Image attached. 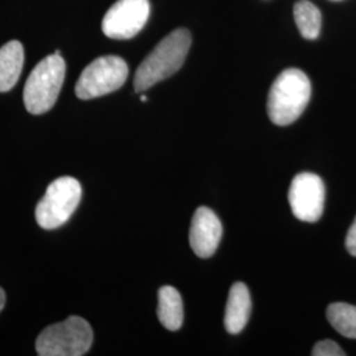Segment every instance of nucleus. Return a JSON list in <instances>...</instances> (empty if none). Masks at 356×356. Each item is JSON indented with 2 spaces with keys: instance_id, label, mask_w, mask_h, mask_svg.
<instances>
[{
  "instance_id": "7ed1b4c3",
  "label": "nucleus",
  "mask_w": 356,
  "mask_h": 356,
  "mask_svg": "<svg viewBox=\"0 0 356 356\" xmlns=\"http://www.w3.org/2000/svg\"><path fill=\"white\" fill-rule=\"evenodd\" d=\"M66 64L61 54L53 53L40 61L26 79L24 104L33 115L48 113L57 102L64 85Z\"/></svg>"
},
{
  "instance_id": "f03ea898",
  "label": "nucleus",
  "mask_w": 356,
  "mask_h": 356,
  "mask_svg": "<svg viewBox=\"0 0 356 356\" xmlns=\"http://www.w3.org/2000/svg\"><path fill=\"white\" fill-rule=\"evenodd\" d=\"M310 95L312 85L302 70L294 67L284 70L268 94L269 119L281 127L292 124L305 111Z\"/></svg>"
},
{
  "instance_id": "4468645a",
  "label": "nucleus",
  "mask_w": 356,
  "mask_h": 356,
  "mask_svg": "<svg viewBox=\"0 0 356 356\" xmlns=\"http://www.w3.org/2000/svg\"><path fill=\"white\" fill-rule=\"evenodd\" d=\"M331 326L346 338L356 339V306L335 302L327 307Z\"/></svg>"
},
{
  "instance_id": "f8f14e48",
  "label": "nucleus",
  "mask_w": 356,
  "mask_h": 356,
  "mask_svg": "<svg viewBox=\"0 0 356 356\" xmlns=\"http://www.w3.org/2000/svg\"><path fill=\"white\" fill-rule=\"evenodd\" d=\"M157 317L168 330L181 329L184 323V304L182 297L176 288L169 285L160 288Z\"/></svg>"
},
{
  "instance_id": "f257e3e1",
  "label": "nucleus",
  "mask_w": 356,
  "mask_h": 356,
  "mask_svg": "<svg viewBox=\"0 0 356 356\" xmlns=\"http://www.w3.org/2000/svg\"><path fill=\"white\" fill-rule=\"evenodd\" d=\"M191 45V32L179 28L163 38L141 63L134 78L136 92L151 89L182 67Z\"/></svg>"
},
{
  "instance_id": "2eb2a0df",
  "label": "nucleus",
  "mask_w": 356,
  "mask_h": 356,
  "mask_svg": "<svg viewBox=\"0 0 356 356\" xmlns=\"http://www.w3.org/2000/svg\"><path fill=\"white\" fill-rule=\"evenodd\" d=\"M313 356H344L343 350L339 347V344L335 343L334 341H322L314 346L313 351H312Z\"/></svg>"
},
{
  "instance_id": "39448f33",
  "label": "nucleus",
  "mask_w": 356,
  "mask_h": 356,
  "mask_svg": "<svg viewBox=\"0 0 356 356\" xmlns=\"http://www.w3.org/2000/svg\"><path fill=\"white\" fill-rule=\"evenodd\" d=\"M81 198L82 186L76 178L54 179L36 207L38 226L45 229L61 227L73 216Z\"/></svg>"
},
{
  "instance_id": "6e6552de",
  "label": "nucleus",
  "mask_w": 356,
  "mask_h": 356,
  "mask_svg": "<svg viewBox=\"0 0 356 356\" xmlns=\"http://www.w3.org/2000/svg\"><path fill=\"white\" fill-rule=\"evenodd\" d=\"M325 184L314 173H300L293 178L289 188V204L297 219L314 223L321 219L325 207Z\"/></svg>"
},
{
  "instance_id": "a211bd4d",
  "label": "nucleus",
  "mask_w": 356,
  "mask_h": 356,
  "mask_svg": "<svg viewBox=\"0 0 356 356\" xmlns=\"http://www.w3.org/2000/svg\"><path fill=\"white\" fill-rule=\"evenodd\" d=\"M140 101H141V102H147V101H148V98H147V97H145V95H141Z\"/></svg>"
},
{
  "instance_id": "0eeeda50",
  "label": "nucleus",
  "mask_w": 356,
  "mask_h": 356,
  "mask_svg": "<svg viewBox=\"0 0 356 356\" xmlns=\"http://www.w3.org/2000/svg\"><path fill=\"white\" fill-rule=\"evenodd\" d=\"M149 13V0H118L103 17V33L114 40L135 38L147 24Z\"/></svg>"
},
{
  "instance_id": "20e7f679",
  "label": "nucleus",
  "mask_w": 356,
  "mask_h": 356,
  "mask_svg": "<svg viewBox=\"0 0 356 356\" xmlns=\"http://www.w3.org/2000/svg\"><path fill=\"white\" fill-rule=\"evenodd\" d=\"M94 334L86 319L72 316L40 332L36 351L40 356H82L92 344Z\"/></svg>"
},
{
  "instance_id": "1a4fd4ad",
  "label": "nucleus",
  "mask_w": 356,
  "mask_h": 356,
  "mask_svg": "<svg viewBox=\"0 0 356 356\" xmlns=\"http://www.w3.org/2000/svg\"><path fill=\"white\" fill-rule=\"evenodd\" d=\"M222 223L213 210L198 207L191 219L189 242L191 250L198 257H210L216 254L222 239Z\"/></svg>"
},
{
  "instance_id": "9d476101",
  "label": "nucleus",
  "mask_w": 356,
  "mask_h": 356,
  "mask_svg": "<svg viewBox=\"0 0 356 356\" xmlns=\"http://www.w3.org/2000/svg\"><path fill=\"white\" fill-rule=\"evenodd\" d=\"M251 296L248 288L243 282H236L231 286L229 300L225 313V327L229 334H239L244 330L251 316Z\"/></svg>"
},
{
  "instance_id": "423d86ee",
  "label": "nucleus",
  "mask_w": 356,
  "mask_h": 356,
  "mask_svg": "<svg viewBox=\"0 0 356 356\" xmlns=\"http://www.w3.org/2000/svg\"><path fill=\"white\" fill-rule=\"evenodd\" d=\"M128 65L118 56H103L82 72L76 85L79 99L89 101L120 89L127 81Z\"/></svg>"
},
{
  "instance_id": "dca6fc26",
  "label": "nucleus",
  "mask_w": 356,
  "mask_h": 356,
  "mask_svg": "<svg viewBox=\"0 0 356 356\" xmlns=\"http://www.w3.org/2000/svg\"><path fill=\"white\" fill-rule=\"evenodd\" d=\"M346 248L348 254L356 256V218L346 236Z\"/></svg>"
},
{
  "instance_id": "f3484780",
  "label": "nucleus",
  "mask_w": 356,
  "mask_h": 356,
  "mask_svg": "<svg viewBox=\"0 0 356 356\" xmlns=\"http://www.w3.org/2000/svg\"><path fill=\"white\" fill-rule=\"evenodd\" d=\"M4 305H6V293L0 288V313L4 309Z\"/></svg>"
},
{
  "instance_id": "6ab92c4d",
  "label": "nucleus",
  "mask_w": 356,
  "mask_h": 356,
  "mask_svg": "<svg viewBox=\"0 0 356 356\" xmlns=\"http://www.w3.org/2000/svg\"><path fill=\"white\" fill-rule=\"evenodd\" d=\"M334 1H337V0H334Z\"/></svg>"
},
{
  "instance_id": "ddd939ff",
  "label": "nucleus",
  "mask_w": 356,
  "mask_h": 356,
  "mask_svg": "<svg viewBox=\"0 0 356 356\" xmlns=\"http://www.w3.org/2000/svg\"><path fill=\"white\" fill-rule=\"evenodd\" d=\"M294 20L300 33L306 40L318 38L322 24V16L318 8L309 0H300L294 4Z\"/></svg>"
},
{
  "instance_id": "9b49d317",
  "label": "nucleus",
  "mask_w": 356,
  "mask_h": 356,
  "mask_svg": "<svg viewBox=\"0 0 356 356\" xmlns=\"http://www.w3.org/2000/svg\"><path fill=\"white\" fill-rule=\"evenodd\" d=\"M24 65V48L20 41H8L0 48V92L17 83Z\"/></svg>"
}]
</instances>
